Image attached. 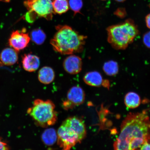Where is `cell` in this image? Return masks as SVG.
Here are the masks:
<instances>
[{"instance_id": "1", "label": "cell", "mask_w": 150, "mask_h": 150, "mask_svg": "<svg viewBox=\"0 0 150 150\" xmlns=\"http://www.w3.org/2000/svg\"><path fill=\"white\" fill-rule=\"evenodd\" d=\"M150 143V119L147 110L127 114L122 121L119 135L114 142V149H139Z\"/></svg>"}, {"instance_id": "2", "label": "cell", "mask_w": 150, "mask_h": 150, "mask_svg": "<svg viewBox=\"0 0 150 150\" xmlns=\"http://www.w3.org/2000/svg\"><path fill=\"white\" fill-rule=\"evenodd\" d=\"M56 32L50 41L53 50L62 55H70L81 52L87 37L79 34L67 25H58Z\"/></svg>"}, {"instance_id": "3", "label": "cell", "mask_w": 150, "mask_h": 150, "mask_svg": "<svg viewBox=\"0 0 150 150\" xmlns=\"http://www.w3.org/2000/svg\"><path fill=\"white\" fill-rule=\"evenodd\" d=\"M57 144L63 150H69L86 138L87 130L83 120L76 117L67 118L57 131Z\"/></svg>"}, {"instance_id": "4", "label": "cell", "mask_w": 150, "mask_h": 150, "mask_svg": "<svg viewBox=\"0 0 150 150\" xmlns=\"http://www.w3.org/2000/svg\"><path fill=\"white\" fill-rule=\"evenodd\" d=\"M107 32L108 42L117 50L126 49L139 33L138 27L131 20L110 26Z\"/></svg>"}, {"instance_id": "5", "label": "cell", "mask_w": 150, "mask_h": 150, "mask_svg": "<svg viewBox=\"0 0 150 150\" xmlns=\"http://www.w3.org/2000/svg\"><path fill=\"white\" fill-rule=\"evenodd\" d=\"M55 108L51 100L38 99L34 101L33 106L28 109L27 112L37 126L46 128L57 122V114Z\"/></svg>"}, {"instance_id": "6", "label": "cell", "mask_w": 150, "mask_h": 150, "mask_svg": "<svg viewBox=\"0 0 150 150\" xmlns=\"http://www.w3.org/2000/svg\"><path fill=\"white\" fill-rule=\"evenodd\" d=\"M24 4L28 11L25 16L28 22L31 23L39 18L52 19L54 13L52 0H27Z\"/></svg>"}, {"instance_id": "7", "label": "cell", "mask_w": 150, "mask_h": 150, "mask_svg": "<svg viewBox=\"0 0 150 150\" xmlns=\"http://www.w3.org/2000/svg\"><path fill=\"white\" fill-rule=\"evenodd\" d=\"M85 99V93L80 86H75L67 92V99L63 101L62 106L66 110L72 109L83 104Z\"/></svg>"}, {"instance_id": "8", "label": "cell", "mask_w": 150, "mask_h": 150, "mask_svg": "<svg viewBox=\"0 0 150 150\" xmlns=\"http://www.w3.org/2000/svg\"><path fill=\"white\" fill-rule=\"evenodd\" d=\"M30 39L28 34L16 30L11 33L8 43L11 47L18 51L27 47Z\"/></svg>"}, {"instance_id": "9", "label": "cell", "mask_w": 150, "mask_h": 150, "mask_svg": "<svg viewBox=\"0 0 150 150\" xmlns=\"http://www.w3.org/2000/svg\"><path fill=\"white\" fill-rule=\"evenodd\" d=\"M63 67L64 70L69 74H77L82 70V60L79 56L71 54L64 59Z\"/></svg>"}, {"instance_id": "10", "label": "cell", "mask_w": 150, "mask_h": 150, "mask_svg": "<svg viewBox=\"0 0 150 150\" xmlns=\"http://www.w3.org/2000/svg\"><path fill=\"white\" fill-rule=\"evenodd\" d=\"M84 82L90 86L98 87L101 86L108 87V81L103 79L100 73L96 71H91L86 74L83 77Z\"/></svg>"}, {"instance_id": "11", "label": "cell", "mask_w": 150, "mask_h": 150, "mask_svg": "<svg viewBox=\"0 0 150 150\" xmlns=\"http://www.w3.org/2000/svg\"><path fill=\"white\" fill-rule=\"evenodd\" d=\"M22 64L24 70L29 72H35L40 66V59L33 54H25L22 58Z\"/></svg>"}, {"instance_id": "12", "label": "cell", "mask_w": 150, "mask_h": 150, "mask_svg": "<svg viewBox=\"0 0 150 150\" xmlns=\"http://www.w3.org/2000/svg\"><path fill=\"white\" fill-rule=\"evenodd\" d=\"M17 52L13 48H5L0 54V59L2 62L6 65H12L15 64L18 59Z\"/></svg>"}, {"instance_id": "13", "label": "cell", "mask_w": 150, "mask_h": 150, "mask_svg": "<svg viewBox=\"0 0 150 150\" xmlns=\"http://www.w3.org/2000/svg\"><path fill=\"white\" fill-rule=\"evenodd\" d=\"M55 78V72L51 67H44L39 71L38 79L41 83L50 84L54 81Z\"/></svg>"}, {"instance_id": "14", "label": "cell", "mask_w": 150, "mask_h": 150, "mask_svg": "<svg viewBox=\"0 0 150 150\" xmlns=\"http://www.w3.org/2000/svg\"><path fill=\"white\" fill-rule=\"evenodd\" d=\"M41 139L45 145L47 146L53 145L57 141V131L53 128L47 129L42 133Z\"/></svg>"}, {"instance_id": "15", "label": "cell", "mask_w": 150, "mask_h": 150, "mask_svg": "<svg viewBox=\"0 0 150 150\" xmlns=\"http://www.w3.org/2000/svg\"><path fill=\"white\" fill-rule=\"evenodd\" d=\"M125 105L129 108H137L140 105L141 103L139 96L135 93L130 92L125 96Z\"/></svg>"}, {"instance_id": "16", "label": "cell", "mask_w": 150, "mask_h": 150, "mask_svg": "<svg viewBox=\"0 0 150 150\" xmlns=\"http://www.w3.org/2000/svg\"><path fill=\"white\" fill-rule=\"evenodd\" d=\"M52 6L54 14H62L69 10V3L68 0H53Z\"/></svg>"}, {"instance_id": "17", "label": "cell", "mask_w": 150, "mask_h": 150, "mask_svg": "<svg viewBox=\"0 0 150 150\" xmlns=\"http://www.w3.org/2000/svg\"><path fill=\"white\" fill-rule=\"evenodd\" d=\"M103 70L109 76H115L119 72V67L117 62L110 61L106 62L103 66Z\"/></svg>"}, {"instance_id": "18", "label": "cell", "mask_w": 150, "mask_h": 150, "mask_svg": "<svg viewBox=\"0 0 150 150\" xmlns=\"http://www.w3.org/2000/svg\"><path fill=\"white\" fill-rule=\"evenodd\" d=\"M30 39L33 42L37 45H41L45 40L46 38L45 33L40 29L33 30L31 31Z\"/></svg>"}, {"instance_id": "19", "label": "cell", "mask_w": 150, "mask_h": 150, "mask_svg": "<svg viewBox=\"0 0 150 150\" xmlns=\"http://www.w3.org/2000/svg\"><path fill=\"white\" fill-rule=\"evenodd\" d=\"M69 5L70 8L74 13V16L76 14L80 13V11L83 6L82 0H70Z\"/></svg>"}, {"instance_id": "20", "label": "cell", "mask_w": 150, "mask_h": 150, "mask_svg": "<svg viewBox=\"0 0 150 150\" xmlns=\"http://www.w3.org/2000/svg\"><path fill=\"white\" fill-rule=\"evenodd\" d=\"M143 41L144 45L147 47L150 48V31L144 34L143 38Z\"/></svg>"}, {"instance_id": "21", "label": "cell", "mask_w": 150, "mask_h": 150, "mask_svg": "<svg viewBox=\"0 0 150 150\" xmlns=\"http://www.w3.org/2000/svg\"><path fill=\"white\" fill-rule=\"evenodd\" d=\"M126 14L125 9L123 8H118L114 12V14L121 18L124 17Z\"/></svg>"}, {"instance_id": "22", "label": "cell", "mask_w": 150, "mask_h": 150, "mask_svg": "<svg viewBox=\"0 0 150 150\" xmlns=\"http://www.w3.org/2000/svg\"><path fill=\"white\" fill-rule=\"evenodd\" d=\"M9 149V147L7 144L0 139V150H6Z\"/></svg>"}, {"instance_id": "23", "label": "cell", "mask_w": 150, "mask_h": 150, "mask_svg": "<svg viewBox=\"0 0 150 150\" xmlns=\"http://www.w3.org/2000/svg\"><path fill=\"white\" fill-rule=\"evenodd\" d=\"M139 149L148 150H150V143H146L143 144L140 148Z\"/></svg>"}, {"instance_id": "24", "label": "cell", "mask_w": 150, "mask_h": 150, "mask_svg": "<svg viewBox=\"0 0 150 150\" xmlns=\"http://www.w3.org/2000/svg\"><path fill=\"white\" fill-rule=\"evenodd\" d=\"M145 22L146 25L150 30V13L148 14L145 18Z\"/></svg>"}, {"instance_id": "25", "label": "cell", "mask_w": 150, "mask_h": 150, "mask_svg": "<svg viewBox=\"0 0 150 150\" xmlns=\"http://www.w3.org/2000/svg\"><path fill=\"white\" fill-rule=\"evenodd\" d=\"M115 1L118 2L122 3L126 1V0H115Z\"/></svg>"}, {"instance_id": "26", "label": "cell", "mask_w": 150, "mask_h": 150, "mask_svg": "<svg viewBox=\"0 0 150 150\" xmlns=\"http://www.w3.org/2000/svg\"><path fill=\"white\" fill-rule=\"evenodd\" d=\"M0 1L8 3L10 1V0H0Z\"/></svg>"}, {"instance_id": "27", "label": "cell", "mask_w": 150, "mask_h": 150, "mask_svg": "<svg viewBox=\"0 0 150 150\" xmlns=\"http://www.w3.org/2000/svg\"><path fill=\"white\" fill-rule=\"evenodd\" d=\"M101 1H106V0H101Z\"/></svg>"}]
</instances>
